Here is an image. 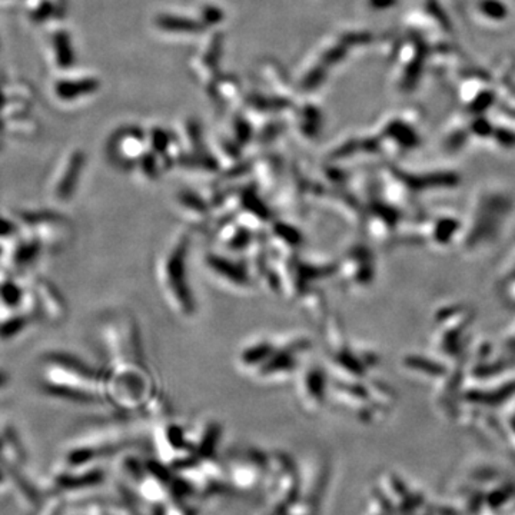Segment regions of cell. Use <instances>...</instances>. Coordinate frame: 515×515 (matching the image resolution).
I'll use <instances>...</instances> for the list:
<instances>
[{"mask_svg": "<svg viewBox=\"0 0 515 515\" xmlns=\"http://www.w3.org/2000/svg\"><path fill=\"white\" fill-rule=\"evenodd\" d=\"M9 384V374L6 369L2 368L0 366V391H4V388L8 387Z\"/></svg>", "mask_w": 515, "mask_h": 515, "instance_id": "obj_7", "label": "cell"}, {"mask_svg": "<svg viewBox=\"0 0 515 515\" xmlns=\"http://www.w3.org/2000/svg\"><path fill=\"white\" fill-rule=\"evenodd\" d=\"M300 380L301 401L310 406H317L326 401L328 387H326V374L321 366L311 364L301 373Z\"/></svg>", "mask_w": 515, "mask_h": 515, "instance_id": "obj_4", "label": "cell"}, {"mask_svg": "<svg viewBox=\"0 0 515 515\" xmlns=\"http://www.w3.org/2000/svg\"><path fill=\"white\" fill-rule=\"evenodd\" d=\"M310 342L301 335L260 336L246 342L237 354V366L256 380H286L298 374L301 355L307 352Z\"/></svg>", "mask_w": 515, "mask_h": 515, "instance_id": "obj_1", "label": "cell"}, {"mask_svg": "<svg viewBox=\"0 0 515 515\" xmlns=\"http://www.w3.org/2000/svg\"><path fill=\"white\" fill-rule=\"evenodd\" d=\"M479 11H483L484 15L493 19H503L507 16V8L498 0H484L479 4Z\"/></svg>", "mask_w": 515, "mask_h": 515, "instance_id": "obj_6", "label": "cell"}, {"mask_svg": "<svg viewBox=\"0 0 515 515\" xmlns=\"http://www.w3.org/2000/svg\"><path fill=\"white\" fill-rule=\"evenodd\" d=\"M460 232L461 222L453 216H441L439 220H435L430 229L432 242L439 245H448Z\"/></svg>", "mask_w": 515, "mask_h": 515, "instance_id": "obj_5", "label": "cell"}, {"mask_svg": "<svg viewBox=\"0 0 515 515\" xmlns=\"http://www.w3.org/2000/svg\"><path fill=\"white\" fill-rule=\"evenodd\" d=\"M189 245L188 232L176 234L165 246L157 265V281L165 300L183 318H190L197 311L189 282Z\"/></svg>", "mask_w": 515, "mask_h": 515, "instance_id": "obj_2", "label": "cell"}, {"mask_svg": "<svg viewBox=\"0 0 515 515\" xmlns=\"http://www.w3.org/2000/svg\"><path fill=\"white\" fill-rule=\"evenodd\" d=\"M84 159L82 154H70L63 159L62 164L56 171L51 188H49V197L52 201L59 205H65L72 201L75 197V190L77 188V180L84 169Z\"/></svg>", "mask_w": 515, "mask_h": 515, "instance_id": "obj_3", "label": "cell"}]
</instances>
